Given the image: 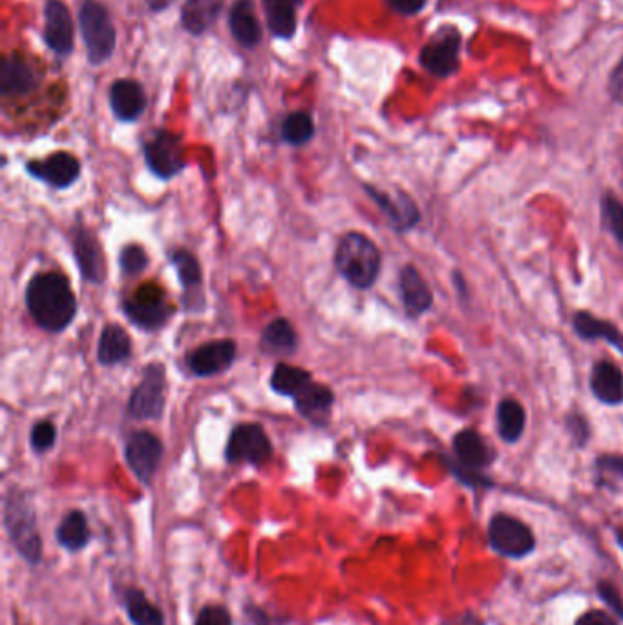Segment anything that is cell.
<instances>
[{
	"label": "cell",
	"mask_w": 623,
	"mask_h": 625,
	"mask_svg": "<svg viewBox=\"0 0 623 625\" xmlns=\"http://www.w3.org/2000/svg\"><path fill=\"white\" fill-rule=\"evenodd\" d=\"M229 30L243 48H256L262 41V24L253 0H236L229 11Z\"/></svg>",
	"instance_id": "obj_18"
},
{
	"label": "cell",
	"mask_w": 623,
	"mask_h": 625,
	"mask_svg": "<svg viewBox=\"0 0 623 625\" xmlns=\"http://www.w3.org/2000/svg\"><path fill=\"white\" fill-rule=\"evenodd\" d=\"M618 538H620V545H622L623 547V530L622 532H620V534H618Z\"/></svg>",
	"instance_id": "obj_46"
},
{
	"label": "cell",
	"mask_w": 623,
	"mask_h": 625,
	"mask_svg": "<svg viewBox=\"0 0 623 625\" xmlns=\"http://www.w3.org/2000/svg\"><path fill=\"white\" fill-rule=\"evenodd\" d=\"M399 287H401L402 304L410 317H419L432 306V291L413 265H406L402 269Z\"/></svg>",
	"instance_id": "obj_22"
},
{
	"label": "cell",
	"mask_w": 623,
	"mask_h": 625,
	"mask_svg": "<svg viewBox=\"0 0 623 625\" xmlns=\"http://www.w3.org/2000/svg\"><path fill=\"white\" fill-rule=\"evenodd\" d=\"M4 525L13 545L28 562L41 560V536L32 501L21 490H11L4 503Z\"/></svg>",
	"instance_id": "obj_4"
},
{
	"label": "cell",
	"mask_w": 623,
	"mask_h": 625,
	"mask_svg": "<svg viewBox=\"0 0 623 625\" xmlns=\"http://www.w3.org/2000/svg\"><path fill=\"white\" fill-rule=\"evenodd\" d=\"M315 136V123L313 117L307 112H293L282 123V138L293 147H302Z\"/></svg>",
	"instance_id": "obj_33"
},
{
	"label": "cell",
	"mask_w": 623,
	"mask_h": 625,
	"mask_svg": "<svg viewBox=\"0 0 623 625\" xmlns=\"http://www.w3.org/2000/svg\"><path fill=\"white\" fill-rule=\"evenodd\" d=\"M296 410L309 419L311 423L322 426L328 423L331 408L335 404V393L324 384L309 382L302 392L296 395Z\"/></svg>",
	"instance_id": "obj_21"
},
{
	"label": "cell",
	"mask_w": 623,
	"mask_h": 625,
	"mask_svg": "<svg viewBox=\"0 0 623 625\" xmlns=\"http://www.w3.org/2000/svg\"><path fill=\"white\" fill-rule=\"evenodd\" d=\"M455 625H481V624H479V620H477V618H474V616H466V618H463V620H461L459 624H455Z\"/></svg>",
	"instance_id": "obj_45"
},
{
	"label": "cell",
	"mask_w": 623,
	"mask_h": 625,
	"mask_svg": "<svg viewBox=\"0 0 623 625\" xmlns=\"http://www.w3.org/2000/svg\"><path fill=\"white\" fill-rule=\"evenodd\" d=\"M364 191L368 192L371 200L381 207V211L388 216V220L397 231H408L419 222V211L408 194H399L393 198L391 194L379 191L371 185H366Z\"/></svg>",
	"instance_id": "obj_19"
},
{
	"label": "cell",
	"mask_w": 623,
	"mask_h": 625,
	"mask_svg": "<svg viewBox=\"0 0 623 625\" xmlns=\"http://www.w3.org/2000/svg\"><path fill=\"white\" fill-rule=\"evenodd\" d=\"M194 625H233L231 615L220 605H209L201 611Z\"/></svg>",
	"instance_id": "obj_38"
},
{
	"label": "cell",
	"mask_w": 623,
	"mask_h": 625,
	"mask_svg": "<svg viewBox=\"0 0 623 625\" xmlns=\"http://www.w3.org/2000/svg\"><path fill=\"white\" fill-rule=\"evenodd\" d=\"M167 401V371L159 362L145 368L143 379L136 386L128 401V414L138 421L159 419L165 412Z\"/></svg>",
	"instance_id": "obj_5"
},
{
	"label": "cell",
	"mask_w": 623,
	"mask_h": 625,
	"mask_svg": "<svg viewBox=\"0 0 623 625\" xmlns=\"http://www.w3.org/2000/svg\"><path fill=\"white\" fill-rule=\"evenodd\" d=\"M88 538H90L88 523H86L85 514L79 510L70 512L57 529V540L68 551H81L83 547H86Z\"/></svg>",
	"instance_id": "obj_31"
},
{
	"label": "cell",
	"mask_w": 623,
	"mask_h": 625,
	"mask_svg": "<svg viewBox=\"0 0 623 625\" xmlns=\"http://www.w3.org/2000/svg\"><path fill=\"white\" fill-rule=\"evenodd\" d=\"M576 625H616L613 618L602 611H591L581 616Z\"/></svg>",
	"instance_id": "obj_41"
},
{
	"label": "cell",
	"mask_w": 623,
	"mask_h": 625,
	"mask_svg": "<svg viewBox=\"0 0 623 625\" xmlns=\"http://www.w3.org/2000/svg\"><path fill=\"white\" fill-rule=\"evenodd\" d=\"M309 382H313V377L309 371L298 368V366H291L286 362L276 364L275 371L271 375V388L276 393H280L284 397H291V399H295L296 395L302 392Z\"/></svg>",
	"instance_id": "obj_30"
},
{
	"label": "cell",
	"mask_w": 623,
	"mask_h": 625,
	"mask_svg": "<svg viewBox=\"0 0 623 625\" xmlns=\"http://www.w3.org/2000/svg\"><path fill=\"white\" fill-rule=\"evenodd\" d=\"M74 19L63 0L44 2V43L57 57L74 52Z\"/></svg>",
	"instance_id": "obj_11"
},
{
	"label": "cell",
	"mask_w": 623,
	"mask_h": 625,
	"mask_svg": "<svg viewBox=\"0 0 623 625\" xmlns=\"http://www.w3.org/2000/svg\"><path fill=\"white\" fill-rule=\"evenodd\" d=\"M384 2L402 17H413V15H419L424 10L428 0H384Z\"/></svg>",
	"instance_id": "obj_39"
},
{
	"label": "cell",
	"mask_w": 623,
	"mask_h": 625,
	"mask_svg": "<svg viewBox=\"0 0 623 625\" xmlns=\"http://www.w3.org/2000/svg\"><path fill=\"white\" fill-rule=\"evenodd\" d=\"M236 342L234 340H212L200 346L189 355V368L198 377H212L229 370L236 361Z\"/></svg>",
	"instance_id": "obj_16"
},
{
	"label": "cell",
	"mask_w": 623,
	"mask_h": 625,
	"mask_svg": "<svg viewBox=\"0 0 623 625\" xmlns=\"http://www.w3.org/2000/svg\"><path fill=\"white\" fill-rule=\"evenodd\" d=\"M591 390L598 401L609 406L623 403V375L613 362L594 364L591 373Z\"/></svg>",
	"instance_id": "obj_24"
},
{
	"label": "cell",
	"mask_w": 623,
	"mask_h": 625,
	"mask_svg": "<svg viewBox=\"0 0 623 625\" xmlns=\"http://www.w3.org/2000/svg\"><path fill=\"white\" fill-rule=\"evenodd\" d=\"M41 83V75L21 53H11L0 64V92L6 97L32 94Z\"/></svg>",
	"instance_id": "obj_15"
},
{
	"label": "cell",
	"mask_w": 623,
	"mask_h": 625,
	"mask_svg": "<svg viewBox=\"0 0 623 625\" xmlns=\"http://www.w3.org/2000/svg\"><path fill=\"white\" fill-rule=\"evenodd\" d=\"M172 264L176 267L181 286L185 289L200 286L203 276H201L200 262L196 260V256L189 251L180 249V251L172 253Z\"/></svg>",
	"instance_id": "obj_34"
},
{
	"label": "cell",
	"mask_w": 623,
	"mask_h": 625,
	"mask_svg": "<svg viewBox=\"0 0 623 625\" xmlns=\"http://www.w3.org/2000/svg\"><path fill=\"white\" fill-rule=\"evenodd\" d=\"M110 108L123 123L138 121L147 108V96L143 86L134 79H117L110 86Z\"/></svg>",
	"instance_id": "obj_17"
},
{
	"label": "cell",
	"mask_w": 623,
	"mask_h": 625,
	"mask_svg": "<svg viewBox=\"0 0 623 625\" xmlns=\"http://www.w3.org/2000/svg\"><path fill=\"white\" fill-rule=\"evenodd\" d=\"M271 456H273L271 439L260 424H238L231 432L225 448V457L233 465L249 463L258 467L269 461Z\"/></svg>",
	"instance_id": "obj_8"
},
{
	"label": "cell",
	"mask_w": 623,
	"mask_h": 625,
	"mask_svg": "<svg viewBox=\"0 0 623 625\" xmlns=\"http://www.w3.org/2000/svg\"><path fill=\"white\" fill-rule=\"evenodd\" d=\"M379 247L366 234L348 233L338 242L335 267L340 276L357 289L373 286L381 273Z\"/></svg>",
	"instance_id": "obj_2"
},
{
	"label": "cell",
	"mask_w": 623,
	"mask_h": 625,
	"mask_svg": "<svg viewBox=\"0 0 623 625\" xmlns=\"http://www.w3.org/2000/svg\"><path fill=\"white\" fill-rule=\"evenodd\" d=\"M598 467L605 474H614V476L623 477V459L622 457H602L598 461Z\"/></svg>",
	"instance_id": "obj_42"
},
{
	"label": "cell",
	"mask_w": 623,
	"mask_h": 625,
	"mask_svg": "<svg viewBox=\"0 0 623 625\" xmlns=\"http://www.w3.org/2000/svg\"><path fill=\"white\" fill-rule=\"evenodd\" d=\"M488 540L494 551L508 558L527 556L536 543L532 532L523 521L516 520L512 516H505V514H499L490 521Z\"/></svg>",
	"instance_id": "obj_10"
},
{
	"label": "cell",
	"mask_w": 623,
	"mask_h": 625,
	"mask_svg": "<svg viewBox=\"0 0 623 625\" xmlns=\"http://www.w3.org/2000/svg\"><path fill=\"white\" fill-rule=\"evenodd\" d=\"M79 28L86 48V59L92 66H101L116 52L117 32L105 4L85 0L79 10Z\"/></svg>",
	"instance_id": "obj_3"
},
{
	"label": "cell",
	"mask_w": 623,
	"mask_h": 625,
	"mask_svg": "<svg viewBox=\"0 0 623 625\" xmlns=\"http://www.w3.org/2000/svg\"><path fill=\"white\" fill-rule=\"evenodd\" d=\"M72 247L83 278L92 284H101L105 280V256L96 234L85 225H75Z\"/></svg>",
	"instance_id": "obj_14"
},
{
	"label": "cell",
	"mask_w": 623,
	"mask_h": 625,
	"mask_svg": "<svg viewBox=\"0 0 623 625\" xmlns=\"http://www.w3.org/2000/svg\"><path fill=\"white\" fill-rule=\"evenodd\" d=\"M123 309L132 324L148 331L163 328L172 315L165 291L152 282L139 287L132 297L127 298Z\"/></svg>",
	"instance_id": "obj_7"
},
{
	"label": "cell",
	"mask_w": 623,
	"mask_h": 625,
	"mask_svg": "<svg viewBox=\"0 0 623 625\" xmlns=\"http://www.w3.org/2000/svg\"><path fill=\"white\" fill-rule=\"evenodd\" d=\"M26 308L35 324L48 333H61L77 315V298L63 273L33 276L26 287Z\"/></svg>",
	"instance_id": "obj_1"
},
{
	"label": "cell",
	"mask_w": 623,
	"mask_h": 625,
	"mask_svg": "<svg viewBox=\"0 0 623 625\" xmlns=\"http://www.w3.org/2000/svg\"><path fill=\"white\" fill-rule=\"evenodd\" d=\"M454 452L457 461L468 470H479L492 461L490 448L476 430H463L455 435Z\"/></svg>",
	"instance_id": "obj_25"
},
{
	"label": "cell",
	"mask_w": 623,
	"mask_h": 625,
	"mask_svg": "<svg viewBox=\"0 0 623 625\" xmlns=\"http://www.w3.org/2000/svg\"><path fill=\"white\" fill-rule=\"evenodd\" d=\"M125 605L130 620L136 625H165L158 607L148 602L147 596L139 589H128L125 593Z\"/></svg>",
	"instance_id": "obj_32"
},
{
	"label": "cell",
	"mask_w": 623,
	"mask_h": 625,
	"mask_svg": "<svg viewBox=\"0 0 623 625\" xmlns=\"http://www.w3.org/2000/svg\"><path fill=\"white\" fill-rule=\"evenodd\" d=\"M527 423V414L525 408L514 401V399H505L497 406V430L503 441L507 443H516L519 437L523 435Z\"/></svg>",
	"instance_id": "obj_29"
},
{
	"label": "cell",
	"mask_w": 623,
	"mask_h": 625,
	"mask_svg": "<svg viewBox=\"0 0 623 625\" xmlns=\"http://www.w3.org/2000/svg\"><path fill=\"white\" fill-rule=\"evenodd\" d=\"M55 439H57V430H55V424L50 423V421H41V423L33 426L30 443H32L35 452L44 454V452L52 450Z\"/></svg>",
	"instance_id": "obj_37"
},
{
	"label": "cell",
	"mask_w": 623,
	"mask_h": 625,
	"mask_svg": "<svg viewBox=\"0 0 623 625\" xmlns=\"http://www.w3.org/2000/svg\"><path fill=\"white\" fill-rule=\"evenodd\" d=\"M161 457H163V443L159 441L158 435L147 430H139L136 434L130 435L125 446V459H127L128 467L141 483L148 485L152 481L161 463Z\"/></svg>",
	"instance_id": "obj_12"
},
{
	"label": "cell",
	"mask_w": 623,
	"mask_h": 625,
	"mask_svg": "<svg viewBox=\"0 0 623 625\" xmlns=\"http://www.w3.org/2000/svg\"><path fill=\"white\" fill-rule=\"evenodd\" d=\"M26 170L35 180L44 181L53 189H68L79 178L81 163L70 152H53L48 158L26 163Z\"/></svg>",
	"instance_id": "obj_13"
},
{
	"label": "cell",
	"mask_w": 623,
	"mask_h": 625,
	"mask_svg": "<svg viewBox=\"0 0 623 625\" xmlns=\"http://www.w3.org/2000/svg\"><path fill=\"white\" fill-rule=\"evenodd\" d=\"M119 265H121V271L123 275L136 276L139 273H143L147 269L148 256L145 253V249L141 245H127L121 256H119Z\"/></svg>",
	"instance_id": "obj_36"
},
{
	"label": "cell",
	"mask_w": 623,
	"mask_h": 625,
	"mask_svg": "<svg viewBox=\"0 0 623 625\" xmlns=\"http://www.w3.org/2000/svg\"><path fill=\"white\" fill-rule=\"evenodd\" d=\"M148 169L161 180H172L185 169V156L180 136L169 130H156L143 147Z\"/></svg>",
	"instance_id": "obj_9"
},
{
	"label": "cell",
	"mask_w": 623,
	"mask_h": 625,
	"mask_svg": "<svg viewBox=\"0 0 623 625\" xmlns=\"http://www.w3.org/2000/svg\"><path fill=\"white\" fill-rule=\"evenodd\" d=\"M607 90L616 103H623V57L620 63L614 66L613 74L607 83Z\"/></svg>",
	"instance_id": "obj_40"
},
{
	"label": "cell",
	"mask_w": 623,
	"mask_h": 625,
	"mask_svg": "<svg viewBox=\"0 0 623 625\" xmlns=\"http://www.w3.org/2000/svg\"><path fill=\"white\" fill-rule=\"evenodd\" d=\"M265 350L275 355H293L298 348V335L286 318H276L262 333Z\"/></svg>",
	"instance_id": "obj_28"
},
{
	"label": "cell",
	"mask_w": 623,
	"mask_h": 625,
	"mask_svg": "<svg viewBox=\"0 0 623 625\" xmlns=\"http://www.w3.org/2000/svg\"><path fill=\"white\" fill-rule=\"evenodd\" d=\"M461 33L454 26H441L419 53V63L428 74L450 77L459 70Z\"/></svg>",
	"instance_id": "obj_6"
},
{
	"label": "cell",
	"mask_w": 623,
	"mask_h": 625,
	"mask_svg": "<svg viewBox=\"0 0 623 625\" xmlns=\"http://www.w3.org/2000/svg\"><path fill=\"white\" fill-rule=\"evenodd\" d=\"M145 2H147L148 10L161 13V11L169 10L170 6H174L178 0H145Z\"/></svg>",
	"instance_id": "obj_44"
},
{
	"label": "cell",
	"mask_w": 623,
	"mask_h": 625,
	"mask_svg": "<svg viewBox=\"0 0 623 625\" xmlns=\"http://www.w3.org/2000/svg\"><path fill=\"white\" fill-rule=\"evenodd\" d=\"M267 30L276 39L289 41L296 35L298 28V10L302 0H262Z\"/></svg>",
	"instance_id": "obj_20"
},
{
	"label": "cell",
	"mask_w": 623,
	"mask_h": 625,
	"mask_svg": "<svg viewBox=\"0 0 623 625\" xmlns=\"http://www.w3.org/2000/svg\"><path fill=\"white\" fill-rule=\"evenodd\" d=\"M574 331L585 340H607L613 348L623 355V333L614 328L611 322H605L600 318L592 317L585 311L576 313L574 317Z\"/></svg>",
	"instance_id": "obj_27"
},
{
	"label": "cell",
	"mask_w": 623,
	"mask_h": 625,
	"mask_svg": "<svg viewBox=\"0 0 623 625\" xmlns=\"http://www.w3.org/2000/svg\"><path fill=\"white\" fill-rule=\"evenodd\" d=\"M600 593H602L603 600L611 605L618 615L623 616L622 598H618V593L614 591L613 587H611V585H602Z\"/></svg>",
	"instance_id": "obj_43"
},
{
	"label": "cell",
	"mask_w": 623,
	"mask_h": 625,
	"mask_svg": "<svg viewBox=\"0 0 623 625\" xmlns=\"http://www.w3.org/2000/svg\"><path fill=\"white\" fill-rule=\"evenodd\" d=\"M602 220L605 229L613 234L618 242H623V203L613 194H605L602 200Z\"/></svg>",
	"instance_id": "obj_35"
},
{
	"label": "cell",
	"mask_w": 623,
	"mask_h": 625,
	"mask_svg": "<svg viewBox=\"0 0 623 625\" xmlns=\"http://www.w3.org/2000/svg\"><path fill=\"white\" fill-rule=\"evenodd\" d=\"M225 0H187L181 8V26L185 32L200 37L218 21Z\"/></svg>",
	"instance_id": "obj_23"
},
{
	"label": "cell",
	"mask_w": 623,
	"mask_h": 625,
	"mask_svg": "<svg viewBox=\"0 0 623 625\" xmlns=\"http://www.w3.org/2000/svg\"><path fill=\"white\" fill-rule=\"evenodd\" d=\"M132 353V340L128 337L125 328L119 324H108L97 346V359L103 366H116L119 362L127 361Z\"/></svg>",
	"instance_id": "obj_26"
}]
</instances>
